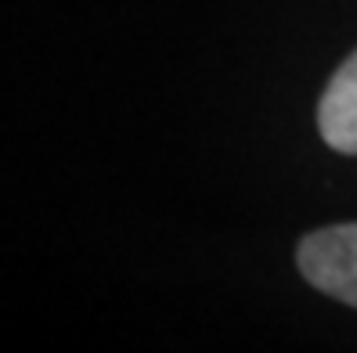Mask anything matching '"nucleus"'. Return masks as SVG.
Instances as JSON below:
<instances>
[{
    "label": "nucleus",
    "instance_id": "f257e3e1",
    "mask_svg": "<svg viewBox=\"0 0 357 353\" xmlns=\"http://www.w3.org/2000/svg\"><path fill=\"white\" fill-rule=\"evenodd\" d=\"M296 267L318 292L357 306V223H328L300 238Z\"/></svg>",
    "mask_w": 357,
    "mask_h": 353
},
{
    "label": "nucleus",
    "instance_id": "f03ea898",
    "mask_svg": "<svg viewBox=\"0 0 357 353\" xmlns=\"http://www.w3.org/2000/svg\"><path fill=\"white\" fill-rule=\"evenodd\" d=\"M318 130L332 152L357 155V51L328 79L318 101Z\"/></svg>",
    "mask_w": 357,
    "mask_h": 353
}]
</instances>
